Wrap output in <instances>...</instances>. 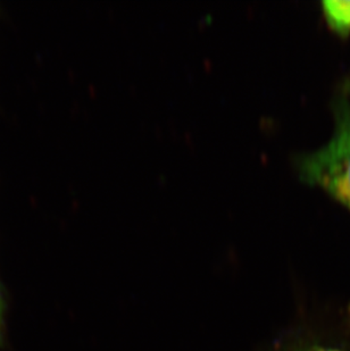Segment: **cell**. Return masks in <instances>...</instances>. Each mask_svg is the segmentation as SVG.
Masks as SVG:
<instances>
[{
    "mask_svg": "<svg viewBox=\"0 0 350 351\" xmlns=\"http://www.w3.org/2000/svg\"><path fill=\"white\" fill-rule=\"evenodd\" d=\"M298 172L303 182L324 190L350 212V110H336L334 134L324 146L301 157Z\"/></svg>",
    "mask_w": 350,
    "mask_h": 351,
    "instance_id": "obj_1",
    "label": "cell"
},
{
    "mask_svg": "<svg viewBox=\"0 0 350 351\" xmlns=\"http://www.w3.org/2000/svg\"><path fill=\"white\" fill-rule=\"evenodd\" d=\"M322 6L324 16L332 30L341 36L350 34V1L325 0Z\"/></svg>",
    "mask_w": 350,
    "mask_h": 351,
    "instance_id": "obj_2",
    "label": "cell"
},
{
    "mask_svg": "<svg viewBox=\"0 0 350 351\" xmlns=\"http://www.w3.org/2000/svg\"><path fill=\"white\" fill-rule=\"evenodd\" d=\"M305 351H344L338 348H330V347H314V348L307 349Z\"/></svg>",
    "mask_w": 350,
    "mask_h": 351,
    "instance_id": "obj_3",
    "label": "cell"
},
{
    "mask_svg": "<svg viewBox=\"0 0 350 351\" xmlns=\"http://www.w3.org/2000/svg\"><path fill=\"white\" fill-rule=\"evenodd\" d=\"M0 328H1V300H0Z\"/></svg>",
    "mask_w": 350,
    "mask_h": 351,
    "instance_id": "obj_4",
    "label": "cell"
},
{
    "mask_svg": "<svg viewBox=\"0 0 350 351\" xmlns=\"http://www.w3.org/2000/svg\"><path fill=\"white\" fill-rule=\"evenodd\" d=\"M349 90H350V83H349Z\"/></svg>",
    "mask_w": 350,
    "mask_h": 351,
    "instance_id": "obj_5",
    "label": "cell"
}]
</instances>
